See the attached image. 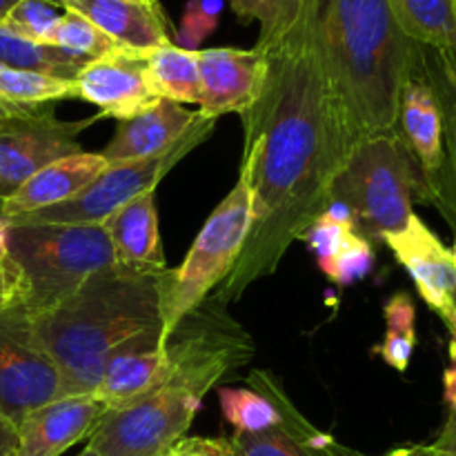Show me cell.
I'll return each instance as SVG.
<instances>
[{
	"label": "cell",
	"instance_id": "7bdbcfd3",
	"mask_svg": "<svg viewBox=\"0 0 456 456\" xmlns=\"http://www.w3.org/2000/svg\"><path fill=\"white\" fill-rule=\"evenodd\" d=\"M49 3H53V4H58V7H62V0H49Z\"/></svg>",
	"mask_w": 456,
	"mask_h": 456
},
{
	"label": "cell",
	"instance_id": "ee69618b",
	"mask_svg": "<svg viewBox=\"0 0 456 456\" xmlns=\"http://www.w3.org/2000/svg\"><path fill=\"white\" fill-rule=\"evenodd\" d=\"M356 456H359V454H356ZM386 456H395V450H392V452H390V454H386Z\"/></svg>",
	"mask_w": 456,
	"mask_h": 456
},
{
	"label": "cell",
	"instance_id": "d4e9b609",
	"mask_svg": "<svg viewBox=\"0 0 456 456\" xmlns=\"http://www.w3.org/2000/svg\"><path fill=\"white\" fill-rule=\"evenodd\" d=\"M147 83L156 98L174 101L178 105H199L200 74L199 53L187 52L178 45L167 43L145 52Z\"/></svg>",
	"mask_w": 456,
	"mask_h": 456
},
{
	"label": "cell",
	"instance_id": "52a82bcc",
	"mask_svg": "<svg viewBox=\"0 0 456 456\" xmlns=\"http://www.w3.org/2000/svg\"><path fill=\"white\" fill-rule=\"evenodd\" d=\"M214 125L216 120L200 114V120L191 127V132L165 154L107 165L105 172L92 185L85 187L76 199L18 218V221H12V225H102L111 214L132 203L134 199L145 191H156L159 183L191 150L208 141L209 134L214 132Z\"/></svg>",
	"mask_w": 456,
	"mask_h": 456
},
{
	"label": "cell",
	"instance_id": "d6986e66",
	"mask_svg": "<svg viewBox=\"0 0 456 456\" xmlns=\"http://www.w3.org/2000/svg\"><path fill=\"white\" fill-rule=\"evenodd\" d=\"M62 9L87 18L118 47L132 52L172 43L159 0H62Z\"/></svg>",
	"mask_w": 456,
	"mask_h": 456
},
{
	"label": "cell",
	"instance_id": "f35d334b",
	"mask_svg": "<svg viewBox=\"0 0 456 456\" xmlns=\"http://www.w3.org/2000/svg\"><path fill=\"white\" fill-rule=\"evenodd\" d=\"M445 325H448L450 337H452V341H450V361H452V365H450V368L456 370V312L445 319Z\"/></svg>",
	"mask_w": 456,
	"mask_h": 456
},
{
	"label": "cell",
	"instance_id": "277c9868",
	"mask_svg": "<svg viewBox=\"0 0 456 456\" xmlns=\"http://www.w3.org/2000/svg\"><path fill=\"white\" fill-rule=\"evenodd\" d=\"M9 258L25 281L20 307L29 319L58 307L89 276L116 263L102 225H12Z\"/></svg>",
	"mask_w": 456,
	"mask_h": 456
},
{
	"label": "cell",
	"instance_id": "1f68e13d",
	"mask_svg": "<svg viewBox=\"0 0 456 456\" xmlns=\"http://www.w3.org/2000/svg\"><path fill=\"white\" fill-rule=\"evenodd\" d=\"M61 16L58 4L49 3V0H18L12 12L4 16L3 25L25 38L49 45Z\"/></svg>",
	"mask_w": 456,
	"mask_h": 456
},
{
	"label": "cell",
	"instance_id": "8d00e7d4",
	"mask_svg": "<svg viewBox=\"0 0 456 456\" xmlns=\"http://www.w3.org/2000/svg\"><path fill=\"white\" fill-rule=\"evenodd\" d=\"M18 428L0 414V456H16Z\"/></svg>",
	"mask_w": 456,
	"mask_h": 456
},
{
	"label": "cell",
	"instance_id": "60d3db41",
	"mask_svg": "<svg viewBox=\"0 0 456 456\" xmlns=\"http://www.w3.org/2000/svg\"><path fill=\"white\" fill-rule=\"evenodd\" d=\"M78 456H94L92 452H89V450H83V452H80Z\"/></svg>",
	"mask_w": 456,
	"mask_h": 456
},
{
	"label": "cell",
	"instance_id": "74e56055",
	"mask_svg": "<svg viewBox=\"0 0 456 456\" xmlns=\"http://www.w3.org/2000/svg\"><path fill=\"white\" fill-rule=\"evenodd\" d=\"M395 456H441V454L432 452L428 445H408V448L395 450Z\"/></svg>",
	"mask_w": 456,
	"mask_h": 456
},
{
	"label": "cell",
	"instance_id": "6da1fadb",
	"mask_svg": "<svg viewBox=\"0 0 456 456\" xmlns=\"http://www.w3.org/2000/svg\"><path fill=\"white\" fill-rule=\"evenodd\" d=\"M265 53V78L243 118L240 176L252 196V230L214 301H239L274 274L294 240L332 203V183L354 150L321 56L314 3Z\"/></svg>",
	"mask_w": 456,
	"mask_h": 456
},
{
	"label": "cell",
	"instance_id": "2e32d148",
	"mask_svg": "<svg viewBox=\"0 0 456 456\" xmlns=\"http://www.w3.org/2000/svg\"><path fill=\"white\" fill-rule=\"evenodd\" d=\"M107 405L94 395H69L27 414L18 426L16 456H61L89 439Z\"/></svg>",
	"mask_w": 456,
	"mask_h": 456
},
{
	"label": "cell",
	"instance_id": "4fadbf2b",
	"mask_svg": "<svg viewBox=\"0 0 456 456\" xmlns=\"http://www.w3.org/2000/svg\"><path fill=\"white\" fill-rule=\"evenodd\" d=\"M383 243L392 249L396 261L412 276L419 297L435 310L441 319L456 312V267L452 252L444 240L412 214L408 225L395 234L383 236Z\"/></svg>",
	"mask_w": 456,
	"mask_h": 456
},
{
	"label": "cell",
	"instance_id": "5b68a950",
	"mask_svg": "<svg viewBox=\"0 0 456 456\" xmlns=\"http://www.w3.org/2000/svg\"><path fill=\"white\" fill-rule=\"evenodd\" d=\"M419 194L421 174L396 129L356 142L332 183V200L354 214L365 239L377 240L408 225Z\"/></svg>",
	"mask_w": 456,
	"mask_h": 456
},
{
	"label": "cell",
	"instance_id": "4dcf8cb0",
	"mask_svg": "<svg viewBox=\"0 0 456 456\" xmlns=\"http://www.w3.org/2000/svg\"><path fill=\"white\" fill-rule=\"evenodd\" d=\"M374 265V248L370 243V239H365L361 232L350 234V239L346 240L341 249H338L337 256H332L330 261L319 263V267L323 270V274L328 276L332 283L346 285L356 283L363 276H368L372 272Z\"/></svg>",
	"mask_w": 456,
	"mask_h": 456
},
{
	"label": "cell",
	"instance_id": "7402d4cb",
	"mask_svg": "<svg viewBox=\"0 0 456 456\" xmlns=\"http://www.w3.org/2000/svg\"><path fill=\"white\" fill-rule=\"evenodd\" d=\"M417 62L439 101L444 118L445 163L428 203L436 205L450 221L456 223V56L419 45Z\"/></svg>",
	"mask_w": 456,
	"mask_h": 456
},
{
	"label": "cell",
	"instance_id": "30bf717a",
	"mask_svg": "<svg viewBox=\"0 0 456 456\" xmlns=\"http://www.w3.org/2000/svg\"><path fill=\"white\" fill-rule=\"evenodd\" d=\"M69 396L52 356L31 332L20 305L0 312V414L20 426L22 419L52 401Z\"/></svg>",
	"mask_w": 456,
	"mask_h": 456
},
{
	"label": "cell",
	"instance_id": "5bb4252c",
	"mask_svg": "<svg viewBox=\"0 0 456 456\" xmlns=\"http://www.w3.org/2000/svg\"><path fill=\"white\" fill-rule=\"evenodd\" d=\"M199 111L216 120L223 114H243L258 98L265 78L261 49H199Z\"/></svg>",
	"mask_w": 456,
	"mask_h": 456
},
{
	"label": "cell",
	"instance_id": "e0dca14e",
	"mask_svg": "<svg viewBox=\"0 0 456 456\" xmlns=\"http://www.w3.org/2000/svg\"><path fill=\"white\" fill-rule=\"evenodd\" d=\"M107 169L101 151H76L45 165L12 196L0 200V216L9 223L76 199Z\"/></svg>",
	"mask_w": 456,
	"mask_h": 456
},
{
	"label": "cell",
	"instance_id": "ba28073f",
	"mask_svg": "<svg viewBox=\"0 0 456 456\" xmlns=\"http://www.w3.org/2000/svg\"><path fill=\"white\" fill-rule=\"evenodd\" d=\"M165 352V386L203 401L214 386L252 359L254 346L248 332L232 323L230 316L221 312V303L214 301L209 310L200 305L178 325Z\"/></svg>",
	"mask_w": 456,
	"mask_h": 456
},
{
	"label": "cell",
	"instance_id": "484cf974",
	"mask_svg": "<svg viewBox=\"0 0 456 456\" xmlns=\"http://www.w3.org/2000/svg\"><path fill=\"white\" fill-rule=\"evenodd\" d=\"M87 62L89 61L85 58L71 56L53 45L25 38L0 22V65L36 71V74L53 76V78L74 80Z\"/></svg>",
	"mask_w": 456,
	"mask_h": 456
},
{
	"label": "cell",
	"instance_id": "b9f144b4",
	"mask_svg": "<svg viewBox=\"0 0 456 456\" xmlns=\"http://www.w3.org/2000/svg\"><path fill=\"white\" fill-rule=\"evenodd\" d=\"M452 261H454V267H456V243H454V249H452Z\"/></svg>",
	"mask_w": 456,
	"mask_h": 456
},
{
	"label": "cell",
	"instance_id": "4316f807",
	"mask_svg": "<svg viewBox=\"0 0 456 456\" xmlns=\"http://www.w3.org/2000/svg\"><path fill=\"white\" fill-rule=\"evenodd\" d=\"M65 98H76L74 80L0 65V116L40 110Z\"/></svg>",
	"mask_w": 456,
	"mask_h": 456
},
{
	"label": "cell",
	"instance_id": "d6a6232c",
	"mask_svg": "<svg viewBox=\"0 0 456 456\" xmlns=\"http://www.w3.org/2000/svg\"><path fill=\"white\" fill-rule=\"evenodd\" d=\"M225 0H187L181 27L176 31L178 47L199 52V45L216 31Z\"/></svg>",
	"mask_w": 456,
	"mask_h": 456
},
{
	"label": "cell",
	"instance_id": "d590c367",
	"mask_svg": "<svg viewBox=\"0 0 456 456\" xmlns=\"http://www.w3.org/2000/svg\"><path fill=\"white\" fill-rule=\"evenodd\" d=\"M428 448L441 456H456V412H450L448 421L444 423L436 439L428 444Z\"/></svg>",
	"mask_w": 456,
	"mask_h": 456
},
{
	"label": "cell",
	"instance_id": "e575fe53",
	"mask_svg": "<svg viewBox=\"0 0 456 456\" xmlns=\"http://www.w3.org/2000/svg\"><path fill=\"white\" fill-rule=\"evenodd\" d=\"M165 456H230L225 439H181Z\"/></svg>",
	"mask_w": 456,
	"mask_h": 456
},
{
	"label": "cell",
	"instance_id": "9c48e42d",
	"mask_svg": "<svg viewBox=\"0 0 456 456\" xmlns=\"http://www.w3.org/2000/svg\"><path fill=\"white\" fill-rule=\"evenodd\" d=\"M203 401L165 386L123 408L107 410L89 435L94 456H165L185 439Z\"/></svg>",
	"mask_w": 456,
	"mask_h": 456
},
{
	"label": "cell",
	"instance_id": "f546056e",
	"mask_svg": "<svg viewBox=\"0 0 456 456\" xmlns=\"http://www.w3.org/2000/svg\"><path fill=\"white\" fill-rule=\"evenodd\" d=\"M49 45L71 53V56L85 58V61H94V58H101L118 49V45L110 36L102 34L87 18L74 12H62Z\"/></svg>",
	"mask_w": 456,
	"mask_h": 456
},
{
	"label": "cell",
	"instance_id": "603a6c76",
	"mask_svg": "<svg viewBox=\"0 0 456 456\" xmlns=\"http://www.w3.org/2000/svg\"><path fill=\"white\" fill-rule=\"evenodd\" d=\"M225 444L230 456H356L312 423L303 428H272L258 435L234 432Z\"/></svg>",
	"mask_w": 456,
	"mask_h": 456
},
{
	"label": "cell",
	"instance_id": "8992f818",
	"mask_svg": "<svg viewBox=\"0 0 456 456\" xmlns=\"http://www.w3.org/2000/svg\"><path fill=\"white\" fill-rule=\"evenodd\" d=\"M252 230V196L245 178L209 214L196 234L185 261L165 272L163 305H160V347L167 346L178 325L208 301L209 292L221 288L239 261Z\"/></svg>",
	"mask_w": 456,
	"mask_h": 456
},
{
	"label": "cell",
	"instance_id": "ab89813d",
	"mask_svg": "<svg viewBox=\"0 0 456 456\" xmlns=\"http://www.w3.org/2000/svg\"><path fill=\"white\" fill-rule=\"evenodd\" d=\"M16 3H18V0H0V22L4 20V16H7V13L12 12V7Z\"/></svg>",
	"mask_w": 456,
	"mask_h": 456
},
{
	"label": "cell",
	"instance_id": "836d02e7",
	"mask_svg": "<svg viewBox=\"0 0 456 456\" xmlns=\"http://www.w3.org/2000/svg\"><path fill=\"white\" fill-rule=\"evenodd\" d=\"M25 303V281L9 256H0V312Z\"/></svg>",
	"mask_w": 456,
	"mask_h": 456
},
{
	"label": "cell",
	"instance_id": "ffe728a7",
	"mask_svg": "<svg viewBox=\"0 0 456 456\" xmlns=\"http://www.w3.org/2000/svg\"><path fill=\"white\" fill-rule=\"evenodd\" d=\"M165 383L167 352L160 347L159 334H150L127 343L111 356L94 396H98L107 410H116L160 390Z\"/></svg>",
	"mask_w": 456,
	"mask_h": 456
},
{
	"label": "cell",
	"instance_id": "cb8c5ba5",
	"mask_svg": "<svg viewBox=\"0 0 456 456\" xmlns=\"http://www.w3.org/2000/svg\"><path fill=\"white\" fill-rule=\"evenodd\" d=\"M387 4L412 43L456 56V0H387Z\"/></svg>",
	"mask_w": 456,
	"mask_h": 456
},
{
	"label": "cell",
	"instance_id": "83f0119b",
	"mask_svg": "<svg viewBox=\"0 0 456 456\" xmlns=\"http://www.w3.org/2000/svg\"><path fill=\"white\" fill-rule=\"evenodd\" d=\"M386 337L381 346L374 347L377 354L396 372H405L417 347V307L408 292H396L383 307Z\"/></svg>",
	"mask_w": 456,
	"mask_h": 456
},
{
	"label": "cell",
	"instance_id": "44dd1931",
	"mask_svg": "<svg viewBox=\"0 0 456 456\" xmlns=\"http://www.w3.org/2000/svg\"><path fill=\"white\" fill-rule=\"evenodd\" d=\"M116 265L136 272H165L163 240H160L156 191H145L102 223Z\"/></svg>",
	"mask_w": 456,
	"mask_h": 456
},
{
	"label": "cell",
	"instance_id": "f1b7e54d",
	"mask_svg": "<svg viewBox=\"0 0 456 456\" xmlns=\"http://www.w3.org/2000/svg\"><path fill=\"white\" fill-rule=\"evenodd\" d=\"M240 22L256 20L261 25L256 49L279 43L301 18L307 0H227Z\"/></svg>",
	"mask_w": 456,
	"mask_h": 456
},
{
	"label": "cell",
	"instance_id": "8fae6325",
	"mask_svg": "<svg viewBox=\"0 0 456 456\" xmlns=\"http://www.w3.org/2000/svg\"><path fill=\"white\" fill-rule=\"evenodd\" d=\"M101 114L85 120H61L53 105L0 116V200L12 196L38 169L83 151L80 134Z\"/></svg>",
	"mask_w": 456,
	"mask_h": 456
},
{
	"label": "cell",
	"instance_id": "ac0fdd59",
	"mask_svg": "<svg viewBox=\"0 0 456 456\" xmlns=\"http://www.w3.org/2000/svg\"><path fill=\"white\" fill-rule=\"evenodd\" d=\"M200 120V111L159 98L129 120H120L114 136L101 151L107 165L151 159L165 154L183 141Z\"/></svg>",
	"mask_w": 456,
	"mask_h": 456
},
{
	"label": "cell",
	"instance_id": "7c38bea8",
	"mask_svg": "<svg viewBox=\"0 0 456 456\" xmlns=\"http://www.w3.org/2000/svg\"><path fill=\"white\" fill-rule=\"evenodd\" d=\"M76 98L98 107L107 118L129 120L159 98L147 83L145 52L118 47L101 58L89 61L74 78Z\"/></svg>",
	"mask_w": 456,
	"mask_h": 456
},
{
	"label": "cell",
	"instance_id": "3957f363",
	"mask_svg": "<svg viewBox=\"0 0 456 456\" xmlns=\"http://www.w3.org/2000/svg\"><path fill=\"white\" fill-rule=\"evenodd\" d=\"M321 56L354 142L392 132L419 45L387 0H312Z\"/></svg>",
	"mask_w": 456,
	"mask_h": 456
},
{
	"label": "cell",
	"instance_id": "7a4b0ae2",
	"mask_svg": "<svg viewBox=\"0 0 456 456\" xmlns=\"http://www.w3.org/2000/svg\"><path fill=\"white\" fill-rule=\"evenodd\" d=\"M165 272L114 263L61 305L31 319V332L61 370L67 395H94L120 347L150 334L160 337Z\"/></svg>",
	"mask_w": 456,
	"mask_h": 456
},
{
	"label": "cell",
	"instance_id": "9a60e30c",
	"mask_svg": "<svg viewBox=\"0 0 456 456\" xmlns=\"http://www.w3.org/2000/svg\"><path fill=\"white\" fill-rule=\"evenodd\" d=\"M395 129L401 134L405 147L417 163L419 174H421L419 199L428 203L432 187L445 163L444 118H441L439 101H436L423 71L419 69L417 58H414V67L405 80L403 92H401L399 118H396Z\"/></svg>",
	"mask_w": 456,
	"mask_h": 456
}]
</instances>
